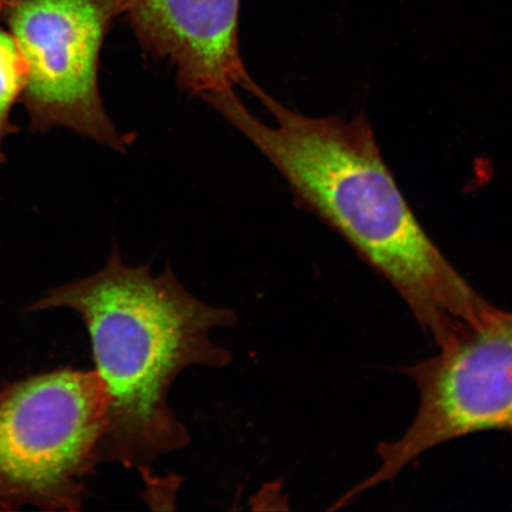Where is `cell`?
Wrapping results in <instances>:
<instances>
[{"instance_id":"cell-1","label":"cell","mask_w":512,"mask_h":512,"mask_svg":"<svg viewBox=\"0 0 512 512\" xmlns=\"http://www.w3.org/2000/svg\"><path fill=\"white\" fill-rule=\"evenodd\" d=\"M252 95L275 126L254 117L234 89L203 99L270 160L298 207L334 229L395 288L437 347L495 309L422 228L364 115L309 118L260 87Z\"/></svg>"},{"instance_id":"cell-2","label":"cell","mask_w":512,"mask_h":512,"mask_svg":"<svg viewBox=\"0 0 512 512\" xmlns=\"http://www.w3.org/2000/svg\"><path fill=\"white\" fill-rule=\"evenodd\" d=\"M73 310L91 338L95 373L107 399L100 462L149 477L156 460L188 446L190 435L168 405L171 384L192 366L232 361L211 331L236 324L235 312L201 302L166 268L130 267L117 247L91 277L53 288L29 307Z\"/></svg>"},{"instance_id":"cell-3","label":"cell","mask_w":512,"mask_h":512,"mask_svg":"<svg viewBox=\"0 0 512 512\" xmlns=\"http://www.w3.org/2000/svg\"><path fill=\"white\" fill-rule=\"evenodd\" d=\"M106 426L95 370L56 369L0 387V511H79Z\"/></svg>"},{"instance_id":"cell-4","label":"cell","mask_w":512,"mask_h":512,"mask_svg":"<svg viewBox=\"0 0 512 512\" xmlns=\"http://www.w3.org/2000/svg\"><path fill=\"white\" fill-rule=\"evenodd\" d=\"M438 348L437 355L403 369L419 389L411 426L400 439L377 446L379 469L336 508L392 482L422 454L448 441L490 431L512 435V312L495 307Z\"/></svg>"},{"instance_id":"cell-5","label":"cell","mask_w":512,"mask_h":512,"mask_svg":"<svg viewBox=\"0 0 512 512\" xmlns=\"http://www.w3.org/2000/svg\"><path fill=\"white\" fill-rule=\"evenodd\" d=\"M125 0H0V19L28 67L22 96L31 132L63 127L125 153L99 87L100 55Z\"/></svg>"},{"instance_id":"cell-6","label":"cell","mask_w":512,"mask_h":512,"mask_svg":"<svg viewBox=\"0 0 512 512\" xmlns=\"http://www.w3.org/2000/svg\"><path fill=\"white\" fill-rule=\"evenodd\" d=\"M140 48L169 60L183 91L203 96L258 86L240 51L241 0H125Z\"/></svg>"},{"instance_id":"cell-7","label":"cell","mask_w":512,"mask_h":512,"mask_svg":"<svg viewBox=\"0 0 512 512\" xmlns=\"http://www.w3.org/2000/svg\"><path fill=\"white\" fill-rule=\"evenodd\" d=\"M28 81V67L15 37L0 19V165L6 162L4 142L18 132L12 110L21 102Z\"/></svg>"}]
</instances>
